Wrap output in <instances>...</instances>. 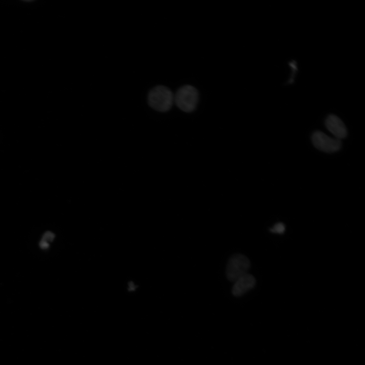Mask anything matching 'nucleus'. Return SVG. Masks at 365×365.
<instances>
[{"mask_svg":"<svg viewBox=\"0 0 365 365\" xmlns=\"http://www.w3.org/2000/svg\"><path fill=\"white\" fill-rule=\"evenodd\" d=\"M285 230V227L282 223H277L271 229V231L274 233L281 234Z\"/></svg>","mask_w":365,"mask_h":365,"instance_id":"6e6552de","label":"nucleus"},{"mask_svg":"<svg viewBox=\"0 0 365 365\" xmlns=\"http://www.w3.org/2000/svg\"><path fill=\"white\" fill-rule=\"evenodd\" d=\"M250 266L249 259L242 254H236L229 260L226 276L229 280L234 282L239 277L247 273Z\"/></svg>","mask_w":365,"mask_h":365,"instance_id":"7ed1b4c3","label":"nucleus"},{"mask_svg":"<svg viewBox=\"0 0 365 365\" xmlns=\"http://www.w3.org/2000/svg\"><path fill=\"white\" fill-rule=\"evenodd\" d=\"M198 99V91L191 85L180 87L174 95V102L177 106L186 113L192 112L195 109Z\"/></svg>","mask_w":365,"mask_h":365,"instance_id":"f03ea898","label":"nucleus"},{"mask_svg":"<svg viewBox=\"0 0 365 365\" xmlns=\"http://www.w3.org/2000/svg\"><path fill=\"white\" fill-rule=\"evenodd\" d=\"M148 100L149 105L153 108L164 112L171 107L174 102V95L168 88L157 86L150 91Z\"/></svg>","mask_w":365,"mask_h":365,"instance_id":"f257e3e1","label":"nucleus"},{"mask_svg":"<svg viewBox=\"0 0 365 365\" xmlns=\"http://www.w3.org/2000/svg\"><path fill=\"white\" fill-rule=\"evenodd\" d=\"M255 278L248 273L239 277L234 281L232 287V294L234 296L239 297L243 295L251 289L256 284Z\"/></svg>","mask_w":365,"mask_h":365,"instance_id":"39448f33","label":"nucleus"},{"mask_svg":"<svg viewBox=\"0 0 365 365\" xmlns=\"http://www.w3.org/2000/svg\"><path fill=\"white\" fill-rule=\"evenodd\" d=\"M325 125L328 131L336 138L340 139L346 136L347 134L346 128L342 120L337 116L334 115H330L326 119Z\"/></svg>","mask_w":365,"mask_h":365,"instance_id":"423d86ee","label":"nucleus"},{"mask_svg":"<svg viewBox=\"0 0 365 365\" xmlns=\"http://www.w3.org/2000/svg\"><path fill=\"white\" fill-rule=\"evenodd\" d=\"M55 237L54 234L51 232L48 231L43 235L40 243L41 248L43 249L47 248L49 245V242L52 241Z\"/></svg>","mask_w":365,"mask_h":365,"instance_id":"0eeeda50","label":"nucleus"},{"mask_svg":"<svg viewBox=\"0 0 365 365\" xmlns=\"http://www.w3.org/2000/svg\"><path fill=\"white\" fill-rule=\"evenodd\" d=\"M312 140L315 148L326 153L336 152L341 145L340 139L331 137L321 131L315 132L312 135Z\"/></svg>","mask_w":365,"mask_h":365,"instance_id":"20e7f679","label":"nucleus"},{"mask_svg":"<svg viewBox=\"0 0 365 365\" xmlns=\"http://www.w3.org/2000/svg\"><path fill=\"white\" fill-rule=\"evenodd\" d=\"M129 290H133L134 289V288H135V286H134V284H133L132 282H131L129 283Z\"/></svg>","mask_w":365,"mask_h":365,"instance_id":"1a4fd4ad","label":"nucleus"}]
</instances>
